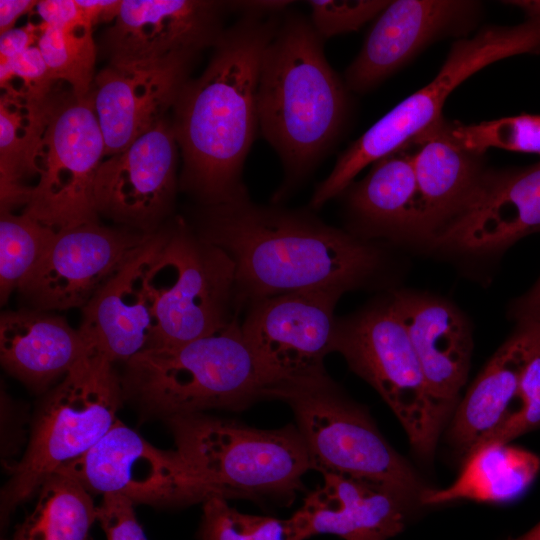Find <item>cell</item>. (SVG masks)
Segmentation results:
<instances>
[{"label": "cell", "instance_id": "cell-31", "mask_svg": "<svg viewBox=\"0 0 540 540\" xmlns=\"http://www.w3.org/2000/svg\"><path fill=\"white\" fill-rule=\"evenodd\" d=\"M55 230L37 221L29 213L16 215L0 211V297L7 302L14 290L35 269L47 250Z\"/></svg>", "mask_w": 540, "mask_h": 540}, {"label": "cell", "instance_id": "cell-32", "mask_svg": "<svg viewBox=\"0 0 540 540\" xmlns=\"http://www.w3.org/2000/svg\"><path fill=\"white\" fill-rule=\"evenodd\" d=\"M201 540H306L299 520L293 514L279 519L242 513L227 498L211 496L203 502Z\"/></svg>", "mask_w": 540, "mask_h": 540}, {"label": "cell", "instance_id": "cell-29", "mask_svg": "<svg viewBox=\"0 0 540 540\" xmlns=\"http://www.w3.org/2000/svg\"><path fill=\"white\" fill-rule=\"evenodd\" d=\"M95 520L91 493L71 477L55 473L41 485L35 507L9 540H88Z\"/></svg>", "mask_w": 540, "mask_h": 540}, {"label": "cell", "instance_id": "cell-3", "mask_svg": "<svg viewBox=\"0 0 540 540\" xmlns=\"http://www.w3.org/2000/svg\"><path fill=\"white\" fill-rule=\"evenodd\" d=\"M347 92L311 21L299 13L280 20L263 54L257 89L261 132L285 171L275 202L285 199L337 140L348 112Z\"/></svg>", "mask_w": 540, "mask_h": 540}, {"label": "cell", "instance_id": "cell-30", "mask_svg": "<svg viewBox=\"0 0 540 540\" xmlns=\"http://www.w3.org/2000/svg\"><path fill=\"white\" fill-rule=\"evenodd\" d=\"M38 46L55 81L70 85L79 101L91 92L95 79L96 45L93 27L80 21L65 27L42 22Z\"/></svg>", "mask_w": 540, "mask_h": 540}, {"label": "cell", "instance_id": "cell-10", "mask_svg": "<svg viewBox=\"0 0 540 540\" xmlns=\"http://www.w3.org/2000/svg\"><path fill=\"white\" fill-rule=\"evenodd\" d=\"M150 282L156 297L159 346L208 336L237 318L232 259L180 217L162 226Z\"/></svg>", "mask_w": 540, "mask_h": 540}, {"label": "cell", "instance_id": "cell-35", "mask_svg": "<svg viewBox=\"0 0 540 540\" xmlns=\"http://www.w3.org/2000/svg\"><path fill=\"white\" fill-rule=\"evenodd\" d=\"M517 398L520 399V407L479 446L490 443L507 444L540 428V349L524 370Z\"/></svg>", "mask_w": 540, "mask_h": 540}, {"label": "cell", "instance_id": "cell-20", "mask_svg": "<svg viewBox=\"0 0 540 540\" xmlns=\"http://www.w3.org/2000/svg\"><path fill=\"white\" fill-rule=\"evenodd\" d=\"M389 301L408 333L433 398L451 415L470 367L473 341L466 318L449 301L428 293L396 290Z\"/></svg>", "mask_w": 540, "mask_h": 540}, {"label": "cell", "instance_id": "cell-4", "mask_svg": "<svg viewBox=\"0 0 540 540\" xmlns=\"http://www.w3.org/2000/svg\"><path fill=\"white\" fill-rule=\"evenodd\" d=\"M124 364V397L165 420L243 410L267 399L270 387L237 318L213 334L147 349Z\"/></svg>", "mask_w": 540, "mask_h": 540}, {"label": "cell", "instance_id": "cell-16", "mask_svg": "<svg viewBox=\"0 0 540 540\" xmlns=\"http://www.w3.org/2000/svg\"><path fill=\"white\" fill-rule=\"evenodd\" d=\"M172 118L100 164L94 183L99 214L123 228L154 234L172 211L178 156Z\"/></svg>", "mask_w": 540, "mask_h": 540}, {"label": "cell", "instance_id": "cell-23", "mask_svg": "<svg viewBox=\"0 0 540 540\" xmlns=\"http://www.w3.org/2000/svg\"><path fill=\"white\" fill-rule=\"evenodd\" d=\"M410 143L418 186L420 240L431 244L459 213L486 170L484 154L465 148L443 117Z\"/></svg>", "mask_w": 540, "mask_h": 540}, {"label": "cell", "instance_id": "cell-37", "mask_svg": "<svg viewBox=\"0 0 540 540\" xmlns=\"http://www.w3.org/2000/svg\"><path fill=\"white\" fill-rule=\"evenodd\" d=\"M133 502L119 495H104L97 506L99 521L107 540H147L139 524Z\"/></svg>", "mask_w": 540, "mask_h": 540}, {"label": "cell", "instance_id": "cell-5", "mask_svg": "<svg viewBox=\"0 0 540 540\" xmlns=\"http://www.w3.org/2000/svg\"><path fill=\"white\" fill-rule=\"evenodd\" d=\"M267 399L290 406L316 471L366 480L411 506L420 505L430 487L383 437L367 410L350 399L327 372L275 385Z\"/></svg>", "mask_w": 540, "mask_h": 540}, {"label": "cell", "instance_id": "cell-7", "mask_svg": "<svg viewBox=\"0 0 540 540\" xmlns=\"http://www.w3.org/2000/svg\"><path fill=\"white\" fill-rule=\"evenodd\" d=\"M540 53V17L515 26H488L453 43L438 74L408 96L340 156L329 175L316 187L310 206L319 209L344 193L366 166L400 148L442 118L450 93L483 67L518 54Z\"/></svg>", "mask_w": 540, "mask_h": 540}, {"label": "cell", "instance_id": "cell-21", "mask_svg": "<svg viewBox=\"0 0 540 540\" xmlns=\"http://www.w3.org/2000/svg\"><path fill=\"white\" fill-rule=\"evenodd\" d=\"M191 66L134 69L108 65L90 92L105 143V157L119 153L172 111Z\"/></svg>", "mask_w": 540, "mask_h": 540}, {"label": "cell", "instance_id": "cell-24", "mask_svg": "<svg viewBox=\"0 0 540 540\" xmlns=\"http://www.w3.org/2000/svg\"><path fill=\"white\" fill-rule=\"evenodd\" d=\"M540 349V331L516 327L458 402L447 432L464 459L512 413L522 375Z\"/></svg>", "mask_w": 540, "mask_h": 540}, {"label": "cell", "instance_id": "cell-15", "mask_svg": "<svg viewBox=\"0 0 540 540\" xmlns=\"http://www.w3.org/2000/svg\"><path fill=\"white\" fill-rule=\"evenodd\" d=\"M154 234L98 221L58 230L18 292L32 309H82Z\"/></svg>", "mask_w": 540, "mask_h": 540}, {"label": "cell", "instance_id": "cell-13", "mask_svg": "<svg viewBox=\"0 0 540 540\" xmlns=\"http://www.w3.org/2000/svg\"><path fill=\"white\" fill-rule=\"evenodd\" d=\"M345 292L336 288L301 290L252 302L241 330L269 389L326 373L337 317ZM268 393V392H267Z\"/></svg>", "mask_w": 540, "mask_h": 540}, {"label": "cell", "instance_id": "cell-14", "mask_svg": "<svg viewBox=\"0 0 540 540\" xmlns=\"http://www.w3.org/2000/svg\"><path fill=\"white\" fill-rule=\"evenodd\" d=\"M229 2L122 0L103 40L109 65L134 69L191 66L225 29Z\"/></svg>", "mask_w": 540, "mask_h": 540}, {"label": "cell", "instance_id": "cell-42", "mask_svg": "<svg viewBox=\"0 0 540 540\" xmlns=\"http://www.w3.org/2000/svg\"><path fill=\"white\" fill-rule=\"evenodd\" d=\"M292 1H229L231 11L241 13V16H271L278 15L289 6Z\"/></svg>", "mask_w": 540, "mask_h": 540}, {"label": "cell", "instance_id": "cell-2", "mask_svg": "<svg viewBox=\"0 0 540 540\" xmlns=\"http://www.w3.org/2000/svg\"><path fill=\"white\" fill-rule=\"evenodd\" d=\"M279 23L278 15L241 16L177 96L172 123L183 162L180 186L201 206L249 197L242 172L259 126L260 67Z\"/></svg>", "mask_w": 540, "mask_h": 540}, {"label": "cell", "instance_id": "cell-11", "mask_svg": "<svg viewBox=\"0 0 540 540\" xmlns=\"http://www.w3.org/2000/svg\"><path fill=\"white\" fill-rule=\"evenodd\" d=\"M104 157L91 94L79 101L72 91H53L36 156L39 180L24 211L55 231L98 221L94 183Z\"/></svg>", "mask_w": 540, "mask_h": 540}, {"label": "cell", "instance_id": "cell-19", "mask_svg": "<svg viewBox=\"0 0 540 540\" xmlns=\"http://www.w3.org/2000/svg\"><path fill=\"white\" fill-rule=\"evenodd\" d=\"M161 241L162 227L81 309L79 330L115 364L160 344L150 273Z\"/></svg>", "mask_w": 540, "mask_h": 540}, {"label": "cell", "instance_id": "cell-17", "mask_svg": "<svg viewBox=\"0 0 540 540\" xmlns=\"http://www.w3.org/2000/svg\"><path fill=\"white\" fill-rule=\"evenodd\" d=\"M540 232V161L485 170L459 213L431 245L469 254L500 252Z\"/></svg>", "mask_w": 540, "mask_h": 540}, {"label": "cell", "instance_id": "cell-39", "mask_svg": "<svg viewBox=\"0 0 540 540\" xmlns=\"http://www.w3.org/2000/svg\"><path fill=\"white\" fill-rule=\"evenodd\" d=\"M42 30V23L35 25L28 23L22 28L1 34L0 37V63L12 60L28 47L37 44Z\"/></svg>", "mask_w": 540, "mask_h": 540}, {"label": "cell", "instance_id": "cell-22", "mask_svg": "<svg viewBox=\"0 0 540 540\" xmlns=\"http://www.w3.org/2000/svg\"><path fill=\"white\" fill-rule=\"evenodd\" d=\"M323 484L294 514L307 538L332 534L344 540H388L406 525L409 503L372 482L321 473Z\"/></svg>", "mask_w": 540, "mask_h": 540}, {"label": "cell", "instance_id": "cell-40", "mask_svg": "<svg viewBox=\"0 0 540 540\" xmlns=\"http://www.w3.org/2000/svg\"><path fill=\"white\" fill-rule=\"evenodd\" d=\"M510 316L516 327L540 331V278L527 293L512 303Z\"/></svg>", "mask_w": 540, "mask_h": 540}, {"label": "cell", "instance_id": "cell-8", "mask_svg": "<svg viewBox=\"0 0 540 540\" xmlns=\"http://www.w3.org/2000/svg\"><path fill=\"white\" fill-rule=\"evenodd\" d=\"M176 450L203 477L239 497H294L302 479L316 470L296 426L250 427L206 413L166 419Z\"/></svg>", "mask_w": 540, "mask_h": 540}, {"label": "cell", "instance_id": "cell-43", "mask_svg": "<svg viewBox=\"0 0 540 540\" xmlns=\"http://www.w3.org/2000/svg\"><path fill=\"white\" fill-rule=\"evenodd\" d=\"M37 1L1 0L0 1V35L14 28L19 16L35 7Z\"/></svg>", "mask_w": 540, "mask_h": 540}, {"label": "cell", "instance_id": "cell-33", "mask_svg": "<svg viewBox=\"0 0 540 540\" xmlns=\"http://www.w3.org/2000/svg\"><path fill=\"white\" fill-rule=\"evenodd\" d=\"M453 136L467 149L489 148L540 155V115L521 114L478 124L450 123Z\"/></svg>", "mask_w": 540, "mask_h": 540}, {"label": "cell", "instance_id": "cell-45", "mask_svg": "<svg viewBox=\"0 0 540 540\" xmlns=\"http://www.w3.org/2000/svg\"><path fill=\"white\" fill-rule=\"evenodd\" d=\"M508 540H540V522L537 523L533 528H531L526 533L516 538H509Z\"/></svg>", "mask_w": 540, "mask_h": 540}, {"label": "cell", "instance_id": "cell-41", "mask_svg": "<svg viewBox=\"0 0 540 540\" xmlns=\"http://www.w3.org/2000/svg\"><path fill=\"white\" fill-rule=\"evenodd\" d=\"M76 1L84 20L92 27L99 23L115 21L122 4V0Z\"/></svg>", "mask_w": 540, "mask_h": 540}, {"label": "cell", "instance_id": "cell-36", "mask_svg": "<svg viewBox=\"0 0 540 540\" xmlns=\"http://www.w3.org/2000/svg\"><path fill=\"white\" fill-rule=\"evenodd\" d=\"M390 3L380 0L309 1L310 21L324 40L339 34L358 30L367 21L378 16Z\"/></svg>", "mask_w": 540, "mask_h": 540}, {"label": "cell", "instance_id": "cell-12", "mask_svg": "<svg viewBox=\"0 0 540 540\" xmlns=\"http://www.w3.org/2000/svg\"><path fill=\"white\" fill-rule=\"evenodd\" d=\"M57 473L87 491L119 495L133 503L174 505L204 502L211 496L239 497L212 483L179 454L159 449L118 420L82 457Z\"/></svg>", "mask_w": 540, "mask_h": 540}, {"label": "cell", "instance_id": "cell-25", "mask_svg": "<svg viewBox=\"0 0 540 540\" xmlns=\"http://www.w3.org/2000/svg\"><path fill=\"white\" fill-rule=\"evenodd\" d=\"M92 351L79 328L59 315L36 309L1 314V364L33 390L48 389Z\"/></svg>", "mask_w": 540, "mask_h": 540}, {"label": "cell", "instance_id": "cell-27", "mask_svg": "<svg viewBox=\"0 0 540 540\" xmlns=\"http://www.w3.org/2000/svg\"><path fill=\"white\" fill-rule=\"evenodd\" d=\"M540 470V458L525 449L500 443L479 446L466 458L448 487L429 488L420 505H438L457 500L504 503L521 496Z\"/></svg>", "mask_w": 540, "mask_h": 540}, {"label": "cell", "instance_id": "cell-34", "mask_svg": "<svg viewBox=\"0 0 540 540\" xmlns=\"http://www.w3.org/2000/svg\"><path fill=\"white\" fill-rule=\"evenodd\" d=\"M56 82L50 74L38 43L28 47L12 60L0 63L2 92L43 102L54 91L53 85Z\"/></svg>", "mask_w": 540, "mask_h": 540}, {"label": "cell", "instance_id": "cell-28", "mask_svg": "<svg viewBox=\"0 0 540 540\" xmlns=\"http://www.w3.org/2000/svg\"><path fill=\"white\" fill-rule=\"evenodd\" d=\"M49 98V97H48ZM2 92L0 99V211L27 204L24 177L38 174L36 156L44 132L47 101Z\"/></svg>", "mask_w": 540, "mask_h": 540}, {"label": "cell", "instance_id": "cell-38", "mask_svg": "<svg viewBox=\"0 0 540 540\" xmlns=\"http://www.w3.org/2000/svg\"><path fill=\"white\" fill-rule=\"evenodd\" d=\"M35 8L42 22L50 26L65 27L85 21L76 0L37 1Z\"/></svg>", "mask_w": 540, "mask_h": 540}, {"label": "cell", "instance_id": "cell-9", "mask_svg": "<svg viewBox=\"0 0 540 540\" xmlns=\"http://www.w3.org/2000/svg\"><path fill=\"white\" fill-rule=\"evenodd\" d=\"M332 352L369 383L402 425L414 452L431 460L450 416L433 398L408 333L389 298L337 318Z\"/></svg>", "mask_w": 540, "mask_h": 540}, {"label": "cell", "instance_id": "cell-18", "mask_svg": "<svg viewBox=\"0 0 540 540\" xmlns=\"http://www.w3.org/2000/svg\"><path fill=\"white\" fill-rule=\"evenodd\" d=\"M479 13L480 3L475 1H390L345 71L344 83L348 91L367 92L425 45L443 36L467 33Z\"/></svg>", "mask_w": 540, "mask_h": 540}, {"label": "cell", "instance_id": "cell-26", "mask_svg": "<svg viewBox=\"0 0 540 540\" xmlns=\"http://www.w3.org/2000/svg\"><path fill=\"white\" fill-rule=\"evenodd\" d=\"M368 174L344 192L355 229L369 239L420 240L418 186L412 144L371 164Z\"/></svg>", "mask_w": 540, "mask_h": 540}, {"label": "cell", "instance_id": "cell-44", "mask_svg": "<svg viewBox=\"0 0 540 540\" xmlns=\"http://www.w3.org/2000/svg\"><path fill=\"white\" fill-rule=\"evenodd\" d=\"M512 6L518 7L524 11L527 18L540 17V0L536 1H505Z\"/></svg>", "mask_w": 540, "mask_h": 540}, {"label": "cell", "instance_id": "cell-6", "mask_svg": "<svg viewBox=\"0 0 540 540\" xmlns=\"http://www.w3.org/2000/svg\"><path fill=\"white\" fill-rule=\"evenodd\" d=\"M124 392L115 363L97 351L45 395L24 455L1 494V519L66 464L82 457L119 420Z\"/></svg>", "mask_w": 540, "mask_h": 540}, {"label": "cell", "instance_id": "cell-1", "mask_svg": "<svg viewBox=\"0 0 540 540\" xmlns=\"http://www.w3.org/2000/svg\"><path fill=\"white\" fill-rule=\"evenodd\" d=\"M194 231L221 248L235 265L237 310L291 292L371 285L387 264L377 240L330 226L301 210L245 198L201 206Z\"/></svg>", "mask_w": 540, "mask_h": 540}]
</instances>
